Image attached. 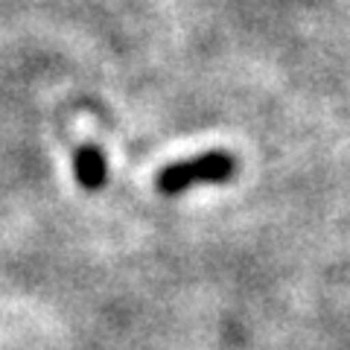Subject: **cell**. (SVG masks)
<instances>
[{
    "label": "cell",
    "instance_id": "1",
    "mask_svg": "<svg viewBox=\"0 0 350 350\" xmlns=\"http://www.w3.org/2000/svg\"><path fill=\"white\" fill-rule=\"evenodd\" d=\"M234 158L225 152H207V155L190 158V161H178L170 163L167 170L158 172V190L163 196H175L181 190H187L196 181H211V184H222L234 175Z\"/></svg>",
    "mask_w": 350,
    "mask_h": 350
},
{
    "label": "cell",
    "instance_id": "2",
    "mask_svg": "<svg viewBox=\"0 0 350 350\" xmlns=\"http://www.w3.org/2000/svg\"><path fill=\"white\" fill-rule=\"evenodd\" d=\"M76 181L85 190H100L105 184V158L96 146H82L76 152Z\"/></svg>",
    "mask_w": 350,
    "mask_h": 350
}]
</instances>
